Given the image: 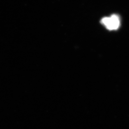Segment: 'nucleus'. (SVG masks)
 I'll return each mask as SVG.
<instances>
[{
  "mask_svg": "<svg viewBox=\"0 0 129 129\" xmlns=\"http://www.w3.org/2000/svg\"><path fill=\"white\" fill-rule=\"evenodd\" d=\"M101 23L109 30H116L119 28L120 20L119 16L113 14L109 17H104L101 20Z\"/></svg>",
  "mask_w": 129,
  "mask_h": 129,
  "instance_id": "obj_1",
  "label": "nucleus"
}]
</instances>
